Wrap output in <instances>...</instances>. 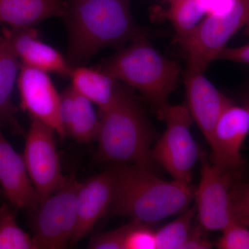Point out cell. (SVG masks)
I'll return each instance as SVG.
<instances>
[{
	"instance_id": "cell-25",
	"label": "cell",
	"mask_w": 249,
	"mask_h": 249,
	"mask_svg": "<svg viewBox=\"0 0 249 249\" xmlns=\"http://www.w3.org/2000/svg\"><path fill=\"white\" fill-rule=\"evenodd\" d=\"M217 243L221 249H249V228L232 222L223 230Z\"/></svg>"
},
{
	"instance_id": "cell-1",
	"label": "cell",
	"mask_w": 249,
	"mask_h": 249,
	"mask_svg": "<svg viewBox=\"0 0 249 249\" xmlns=\"http://www.w3.org/2000/svg\"><path fill=\"white\" fill-rule=\"evenodd\" d=\"M68 61L79 66L106 47L121 49L147 36L134 22L129 0H67Z\"/></svg>"
},
{
	"instance_id": "cell-29",
	"label": "cell",
	"mask_w": 249,
	"mask_h": 249,
	"mask_svg": "<svg viewBox=\"0 0 249 249\" xmlns=\"http://www.w3.org/2000/svg\"><path fill=\"white\" fill-rule=\"evenodd\" d=\"M199 1L208 16L227 11L231 6L233 0H199Z\"/></svg>"
},
{
	"instance_id": "cell-11",
	"label": "cell",
	"mask_w": 249,
	"mask_h": 249,
	"mask_svg": "<svg viewBox=\"0 0 249 249\" xmlns=\"http://www.w3.org/2000/svg\"><path fill=\"white\" fill-rule=\"evenodd\" d=\"M249 132V104H232L219 116L209 145L210 160L224 172H238L245 164L241 149Z\"/></svg>"
},
{
	"instance_id": "cell-3",
	"label": "cell",
	"mask_w": 249,
	"mask_h": 249,
	"mask_svg": "<svg viewBox=\"0 0 249 249\" xmlns=\"http://www.w3.org/2000/svg\"><path fill=\"white\" fill-rule=\"evenodd\" d=\"M101 114L96 139L98 160L137 165L155 173L151 128L129 88L119 83L114 101Z\"/></svg>"
},
{
	"instance_id": "cell-16",
	"label": "cell",
	"mask_w": 249,
	"mask_h": 249,
	"mask_svg": "<svg viewBox=\"0 0 249 249\" xmlns=\"http://www.w3.org/2000/svg\"><path fill=\"white\" fill-rule=\"evenodd\" d=\"M60 117L66 136L77 142L87 143L96 139L99 119L92 103L71 86L60 93Z\"/></svg>"
},
{
	"instance_id": "cell-2",
	"label": "cell",
	"mask_w": 249,
	"mask_h": 249,
	"mask_svg": "<svg viewBox=\"0 0 249 249\" xmlns=\"http://www.w3.org/2000/svg\"><path fill=\"white\" fill-rule=\"evenodd\" d=\"M116 189L107 213L150 224L181 213L196 195L191 184L165 181L155 172L134 164H116Z\"/></svg>"
},
{
	"instance_id": "cell-17",
	"label": "cell",
	"mask_w": 249,
	"mask_h": 249,
	"mask_svg": "<svg viewBox=\"0 0 249 249\" xmlns=\"http://www.w3.org/2000/svg\"><path fill=\"white\" fill-rule=\"evenodd\" d=\"M66 6L67 0H0V22L33 27L47 18H63Z\"/></svg>"
},
{
	"instance_id": "cell-12",
	"label": "cell",
	"mask_w": 249,
	"mask_h": 249,
	"mask_svg": "<svg viewBox=\"0 0 249 249\" xmlns=\"http://www.w3.org/2000/svg\"><path fill=\"white\" fill-rule=\"evenodd\" d=\"M116 189L114 167L80 182L77 197V223L70 247L85 238L99 219L107 214Z\"/></svg>"
},
{
	"instance_id": "cell-15",
	"label": "cell",
	"mask_w": 249,
	"mask_h": 249,
	"mask_svg": "<svg viewBox=\"0 0 249 249\" xmlns=\"http://www.w3.org/2000/svg\"><path fill=\"white\" fill-rule=\"evenodd\" d=\"M3 36L22 65L61 76L70 75L72 67L68 61L58 50L41 41L34 28L5 29Z\"/></svg>"
},
{
	"instance_id": "cell-32",
	"label": "cell",
	"mask_w": 249,
	"mask_h": 249,
	"mask_svg": "<svg viewBox=\"0 0 249 249\" xmlns=\"http://www.w3.org/2000/svg\"></svg>"
},
{
	"instance_id": "cell-22",
	"label": "cell",
	"mask_w": 249,
	"mask_h": 249,
	"mask_svg": "<svg viewBox=\"0 0 249 249\" xmlns=\"http://www.w3.org/2000/svg\"><path fill=\"white\" fill-rule=\"evenodd\" d=\"M196 209H187L178 219L155 231L157 249H182L191 231Z\"/></svg>"
},
{
	"instance_id": "cell-7",
	"label": "cell",
	"mask_w": 249,
	"mask_h": 249,
	"mask_svg": "<svg viewBox=\"0 0 249 249\" xmlns=\"http://www.w3.org/2000/svg\"><path fill=\"white\" fill-rule=\"evenodd\" d=\"M80 183L76 178H65L58 189L37 206L33 235L37 249L70 247L76 227Z\"/></svg>"
},
{
	"instance_id": "cell-26",
	"label": "cell",
	"mask_w": 249,
	"mask_h": 249,
	"mask_svg": "<svg viewBox=\"0 0 249 249\" xmlns=\"http://www.w3.org/2000/svg\"><path fill=\"white\" fill-rule=\"evenodd\" d=\"M128 224L109 231L93 236L89 248L92 249H124V239Z\"/></svg>"
},
{
	"instance_id": "cell-24",
	"label": "cell",
	"mask_w": 249,
	"mask_h": 249,
	"mask_svg": "<svg viewBox=\"0 0 249 249\" xmlns=\"http://www.w3.org/2000/svg\"><path fill=\"white\" fill-rule=\"evenodd\" d=\"M234 222L249 228V182L235 181L231 191Z\"/></svg>"
},
{
	"instance_id": "cell-4",
	"label": "cell",
	"mask_w": 249,
	"mask_h": 249,
	"mask_svg": "<svg viewBox=\"0 0 249 249\" xmlns=\"http://www.w3.org/2000/svg\"><path fill=\"white\" fill-rule=\"evenodd\" d=\"M98 68L139 91L155 107L160 119L164 120L181 67L154 48L147 36L137 37L127 47L119 49Z\"/></svg>"
},
{
	"instance_id": "cell-18",
	"label": "cell",
	"mask_w": 249,
	"mask_h": 249,
	"mask_svg": "<svg viewBox=\"0 0 249 249\" xmlns=\"http://www.w3.org/2000/svg\"><path fill=\"white\" fill-rule=\"evenodd\" d=\"M69 76L71 88L96 104L100 111L106 110L114 101L119 82L99 68L73 67Z\"/></svg>"
},
{
	"instance_id": "cell-6",
	"label": "cell",
	"mask_w": 249,
	"mask_h": 249,
	"mask_svg": "<svg viewBox=\"0 0 249 249\" xmlns=\"http://www.w3.org/2000/svg\"><path fill=\"white\" fill-rule=\"evenodd\" d=\"M164 120L166 128L152 147V157L173 180L191 184L193 167L201 153L190 132L191 113L186 105L170 106Z\"/></svg>"
},
{
	"instance_id": "cell-9",
	"label": "cell",
	"mask_w": 249,
	"mask_h": 249,
	"mask_svg": "<svg viewBox=\"0 0 249 249\" xmlns=\"http://www.w3.org/2000/svg\"><path fill=\"white\" fill-rule=\"evenodd\" d=\"M55 134L47 124L32 120L26 137L23 159L40 202L58 189L65 179Z\"/></svg>"
},
{
	"instance_id": "cell-8",
	"label": "cell",
	"mask_w": 249,
	"mask_h": 249,
	"mask_svg": "<svg viewBox=\"0 0 249 249\" xmlns=\"http://www.w3.org/2000/svg\"><path fill=\"white\" fill-rule=\"evenodd\" d=\"M199 160L200 182L195 195L199 224L204 231L222 232L234 222L231 191L237 172L218 169L204 151H201Z\"/></svg>"
},
{
	"instance_id": "cell-5",
	"label": "cell",
	"mask_w": 249,
	"mask_h": 249,
	"mask_svg": "<svg viewBox=\"0 0 249 249\" xmlns=\"http://www.w3.org/2000/svg\"><path fill=\"white\" fill-rule=\"evenodd\" d=\"M249 22V0H233L224 12L208 15L186 36L176 38L188 58V68L204 72L228 41Z\"/></svg>"
},
{
	"instance_id": "cell-14",
	"label": "cell",
	"mask_w": 249,
	"mask_h": 249,
	"mask_svg": "<svg viewBox=\"0 0 249 249\" xmlns=\"http://www.w3.org/2000/svg\"><path fill=\"white\" fill-rule=\"evenodd\" d=\"M0 186L16 209L35 211L40 199L28 174L23 156L5 138L0 126Z\"/></svg>"
},
{
	"instance_id": "cell-27",
	"label": "cell",
	"mask_w": 249,
	"mask_h": 249,
	"mask_svg": "<svg viewBox=\"0 0 249 249\" xmlns=\"http://www.w3.org/2000/svg\"><path fill=\"white\" fill-rule=\"evenodd\" d=\"M216 60L249 64V44L237 47H225L218 54Z\"/></svg>"
},
{
	"instance_id": "cell-20",
	"label": "cell",
	"mask_w": 249,
	"mask_h": 249,
	"mask_svg": "<svg viewBox=\"0 0 249 249\" xmlns=\"http://www.w3.org/2000/svg\"><path fill=\"white\" fill-rule=\"evenodd\" d=\"M170 3L169 8L161 14L173 24L176 38L191 32L206 15L199 0H170Z\"/></svg>"
},
{
	"instance_id": "cell-10",
	"label": "cell",
	"mask_w": 249,
	"mask_h": 249,
	"mask_svg": "<svg viewBox=\"0 0 249 249\" xmlns=\"http://www.w3.org/2000/svg\"><path fill=\"white\" fill-rule=\"evenodd\" d=\"M18 85L23 110L32 120L43 123L64 138L66 134L60 121V94L48 72L21 65Z\"/></svg>"
},
{
	"instance_id": "cell-28",
	"label": "cell",
	"mask_w": 249,
	"mask_h": 249,
	"mask_svg": "<svg viewBox=\"0 0 249 249\" xmlns=\"http://www.w3.org/2000/svg\"><path fill=\"white\" fill-rule=\"evenodd\" d=\"M204 230L199 225L196 229L191 231L186 243L182 249H209L213 247L212 242L203 237L201 231Z\"/></svg>"
},
{
	"instance_id": "cell-13",
	"label": "cell",
	"mask_w": 249,
	"mask_h": 249,
	"mask_svg": "<svg viewBox=\"0 0 249 249\" xmlns=\"http://www.w3.org/2000/svg\"><path fill=\"white\" fill-rule=\"evenodd\" d=\"M187 107L209 143L219 116L233 101L219 91L204 76V72L188 68L183 74Z\"/></svg>"
},
{
	"instance_id": "cell-21",
	"label": "cell",
	"mask_w": 249,
	"mask_h": 249,
	"mask_svg": "<svg viewBox=\"0 0 249 249\" xmlns=\"http://www.w3.org/2000/svg\"><path fill=\"white\" fill-rule=\"evenodd\" d=\"M0 249H37L33 235L18 225L15 208L8 201L0 206Z\"/></svg>"
},
{
	"instance_id": "cell-19",
	"label": "cell",
	"mask_w": 249,
	"mask_h": 249,
	"mask_svg": "<svg viewBox=\"0 0 249 249\" xmlns=\"http://www.w3.org/2000/svg\"><path fill=\"white\" fill-rule=\"evenodd\" d=\"M19 59L14 53L5 36L0 38V126L8 127L15 134H23L16 118V109L11 94L18 71Z\"/></svg>"
},
{
	"instance_id": "cell-23",
	"label": "cell",
	"mask_w": 249,
	"mask_h": 249,
	"mask_svg": "<svg viewBox=\"0 0 249 249\" xmlns=\"http://www.w3.org/2000/svg\"><path fill=\"white\" fill-rule=\"evenodd\" d=\"M157 249L155 231L149 224L132 221L124 239V249Z\"/></svg>"
},
{
	"instance_id": "cell-31",
	"label": "cell",
	"mask_w": 249,
	"mask_h": 249,
	"mask_svg": "<svg viewBox=\"0 0 249 249\" xmlns=\"http://www.w3.org/2000/svg\"><path fill=\"white\" fill-rule=\"evenodd\" d=\"M168 1H170V0H168Z\"/></svg>"
},
{
	"instance_id": "cell-30",
	"label": "cell",
	"mask_w": 249,
	"mask_h": 249,
	"mask_svg": "<svg viewBox=\"0 0 249 249\" xmlns=\"http://www.w3.org/2000/svg\"><path fill=\"white\" fill-rule=\"evenodd\" d=\"M244 34L245 36H248L249 37V22L246 24L245 27H244Z\"/></svg>"
}]
</instances>
